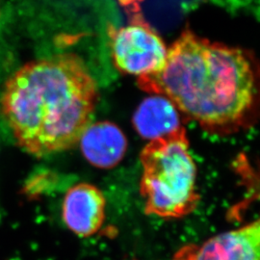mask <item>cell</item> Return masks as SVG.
Instances as JSON below:
<instances>
[{"instance_id": "obj_1", "label": "cell", "mask_w": 260, "mask_h": 260, "mask_svg": "<svg viewBox=\"0 0 260 260\" xmlns=\"http://www.w3.org/2000/svg\"><path fill=\"white\" fill-rule=\"evenodd\" d=\"M257 74L251 53L185 29L168 48L164 67L137 82L142 90L171 101L205 130L232 133L252 120Z\"/></svg>"}, {"instance_id": "obj_2", "label": "cell", "mask_w": 260, "mask_h": 260, "mask_svg": "<svg viewBox=\"0 0 260 260\" xmlns=\"http://www.w3.org/2000/svg\"><path fill=\"white\" fill-rule=\"evenodd\" d=\"M98 100L83 60L61 53L22 66L6 81L0 105L19 147L43 157L79 143Z\"/></svg>"}, {"instance_id": "obj_3", "label": "cell", "mask_w": 260, "mask_h": 260, "mask_svg": "<svg viewBox=\"0 0 260 260\" xmlns=\"http://www.w3.org/2000/svg\"><path fill=\"white\" fill-rule=\"evenodd\" d=\"M140 161V193L146 214L178 219L195 211L200 201L197 167L184 127L151 140L142 150Z\"/></svg>"}, {"instance_id": "obj_4", "label": "cell", "mask_w": 260, "mask_h": 260, "mask_svg": "<svg viewBox=\"0 0 260 260\" xmlns=\"http://www.w3.org/2000/svg\"><path fill=\"white\" fill-rule=\"evenodd\" d=\"M131 14L126 26L108 30L114 64L127 75H153L165 65L167 47L141 11Z\"/></svg>"}, {"instance_id": "obj_5", "label": "cell", "mask_w": 260, "mask_h": 260, "mask_svg": "<svg viewBox=\"0 0 260 260\" xmlns=\"http://www.w3.org/2000/svg\"><path fill=\"white\" fill-rule=\"evenodd\" d=\"M259 222L255 221L201 245H185L173 260H259Z\"/></svg>"}, {"instance_id": "obj_6", "label": "cell", "mask_w": 260, "mask_h": 260, "mask_svg": "<svg viewBox=\"0 0 260 260\" xmlns=\"http://www.w3.org/2000/svg\"><path fill=\"white\" fill-rule=\"evenodd\" d=\"M105 208V197L96 186L79 183L68 190L62 218L71 232L80 237H89L102 229Z\"/></svg>"}, {"instance_id": "obj_7", "label": "cell", "mask_w": 260, "mask_h": 260, "mask_svg": "<svg viewBox=\"0 0 260 260\" xmlns=\"http://www.w3.org/2000/svg\"><path fill=\"white\" fill-rule=\"evenodd\" d=\"M84 157L100 169L116 167L127 149V140L119 126L110 121L91 123L79 140Z\"/></svg>"}, {"instance_id": "obj_8", "label": "cell", "mask_w": 260, "mask_h": 260, "mask_svg": "<svg viewBox=\"0 0 260 260\" xmlns=\"http://www.w3.org/2000/svg\"><path fill=\"white\" fill-rule=\"evenodd\" d=\"M132 121L140 136L150 141L180 127L177 107L166 98L156 94L142 102Z\"/></svg>"}, {"instance_id": "obj_9", "label": "cell", "mask_w": 260, "mask_h": 260, "mask_svg": "<svg viewBox=\"0 0 260 260\" xmlns=\"http://www.w3.org/2000/svg\"><path fill=\"white\" fill-rule=\"evenodd\" d=\"M143 0H119L121 6L129 9L130 13L140 11V3Z\"/></svg>"}]
</instances>
